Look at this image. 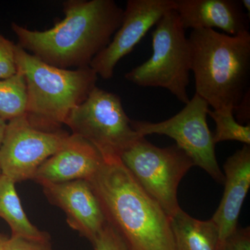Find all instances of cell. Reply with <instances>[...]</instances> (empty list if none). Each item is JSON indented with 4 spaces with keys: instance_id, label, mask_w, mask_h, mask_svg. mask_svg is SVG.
<instances>
[{
    "instance_id": "cell-23",
    "label": "cell",
    "mask_w": 250,
    "mask_h": 250,
    "mask_svg": "<svg viewBox=\"0 0 250 250\" xmlns=\"http://www.w3.org/2000/svg\"><path fill=\"white\" fill-rule=\"evenodd\" d=\"M250 89L246 92L242 99L241 103L233 110V113L235 111L237 113L238 119L240 123H249L250 118Z\"/></svg>"
},
{
    "instance_id": "cell-18",
    "label": "cell",
    "mask_w": 250,
    "mask_h": 250,
    "mask_svg": "<svg viewBox=\"0 0 250 250\" xmlns=\"http://www.w3.org/2000/svg\"><path fill=\"white\" fill-rule=\"evenodd\" d=\"M208 115L216 125L215 134L213 135L215 144L227 141H235L250 144V125L240 124L233 117L232 109L208 110Z\"/></svg>"
},
{
    "instance_id": "cell-6",
    "label": "cell",
    "mask_w": 250,
    "mask_h": 250,
    "mask_svg": "<svg viewBox=\"0 0 250 250\" xmlns=\"http://www.w3.org/2000/svg\"><path fill=\"white\" fill-rule=\"evenodd\" d=\"M65 125L71 129L72 134L93 145L104 159L121 157L143 137L133 129L121 97L98 86L72 110Z\"/></svg>"
},
{
    "instance_id": "cell-21",
    "label": "cell",
    "mask_w": 250,
    "mask_h": 250,
    "mask_svg": "<svg viewBox=\"0 0 250 250\" xmlns=\"http://www.w3.org/2000/svg\"><path fill=\"white\" fill-rule=\"evenodd\" d=\"M218 250H250V228H237L223 243Z\"/></svg>"
},
{
    "instance_id": "cell-3",
    "label": "cell",
    "mask_w": 250,
    "mask_h": 250,
    "mask_svg": "<svg viewBox=\"0 0 250 250\" xmlns=\"http://www.w3.org/2000/svg\"><path fill=\"white\" fill-rule=\"evenodd\" d=\"M188 39L195 93L213 110L233 111L250 89L249 31L230 36L214 29H195Z\"/></svg>"
},
{
    "instance_id": "cell-17",
    "label": "cell",
    "mask_w": 250,
    "mask_h": 250,
    "mask_svg": "<svg viewBox=\"0 0 250 250\" xmlns=\"http://www.w3.org/2000/svg\"><path fill=\"white\" fill-rule=\"evenodd\" d=\"M27 89L25 79L17 70L15 75L0 80V118L10 121L27 113Z\"/></svg>"
},
{
    "instance_id": "cell-5",
    "label": "cell",
    "mask_w": 250,
    "mask_h": 250,
    "mask_svg": "<svg viewBox=\"0 0 250 250\" xmlns=\"http://www.w3.org/2000/svg\"><path fill=\"white\" fill-rule=\"evenodd\" d=\"M185 31L174 10L166 13L152 32L150 58L125 74V79L141 87L165 88L187 104L190 48Z\"/></svg>"
},
{
    "instance_id": "cell-25",
    "label": "cell",
    "mask_w": 250,
    "mask_h": 250,
    "mask_svg": "<svg viewBox=\"0 0 250 250\" xmlns=\"http://www.w3.org/2000/svg\"><path fill=\"white\" fill-rule=\"evenodd\" d=\"M8 237L4 236L2 233H0V250H5L6 248V242L8 241Z\"/></svg>"
},
{
    "instance_id": "cell-1",
    "label": "cell",
    "mask_w": 250,
    "mask_h": 250,
    "mask_svg": "<svg viewBox=\"0 0 250 250\" xmlns=\"http://www.w3.org/2000/svg\"><path fill=\"white\" fill-rule=\"evenodd\" d=\"M62 6L65 18L51 29L31 30L12 22L17 45L52 66H89L119 29L124 9L113 0H67Z\"/></svg>"
},
{
    "instance_id": "cell-8",
    "label": "cell",
    "mask_w": 250,
    "mask_h": 250,
    "mask_svg": "<svg viewBox=\"0 0 250 250\" xmlns=\"http://www.w3.org/2000/svg\"><path fill=\"white\" fill-rule=\"evenodd\" d=\"M208 109V104L195 93L183 109L172 118L157 123L131 120V126L143 137L156 134L172 138L194 165L223 184L225 176L217 162L213 134L207 124Z\"/></svg>"
},
{
    "instance_id": "cell-11",
    "label": "cell",
    "mask_w": 250,
    "mask_h": 250,
    "mask_svg": "<svg viewBox=\"0 0 250 250\" xmlns=\"http://www.w3.org/2000/svg\"><path fill=\"white\" fill-rule=\"evenodd\" d=\"M40 185L51 205L65 213L69 226L93 244L107 221L89 182L75 180Z\"/></svg>"
},
{
    "instance_id": "cell-9",
    "label": "cell",
    "mask_w": 250,
    "mask_h": 250,
    "mask_svg": "<svg viewBox=\"0 0 250 250\" xmlns=\"http://www.w3.org/2000/svg\"><path fill=\"white\" fill-rule=\"evenodd\" d=\"M70 134L34 124L27 114L6 123L0 145L1 174L15 184L34 179L41 166L55 154Z\"/></svg>"
},
{
    "instance_id": "cell-4",
    "label": "cell",
    "mask_w": 250,
    "mask_h": 250,
    "mask_svg": "<svg viewBox=\"0 0 250 250\" xmlns=\"http://www.w3.org/2000/svg\"><path fill=\"white\" fill-rule=\"evenodd\" d=\"M16 61L26 81L27 116L45 129L65 124L72 110L97 86L98 75L90 66L75 70L52 66L16 45Z\"/></svg>"
},
{
    "instance_id": "cell-15",
    "label": "cell",
    "mask_w": 250,
    "mask_h": 250,
    "mask_svg": "<svg viewBox=\"0 0 250 250\" xmlns=\"http://www.w3.org/2000/svg\"><path fill=\"white\" fill-rule=\"evenodd\" d=\"M169 221L174 250H218V227L212 219L197 220L180 208Z\"/></svg>"
},
{
    "instance_id": "cell-7",
    "label": "cell",
    "mask_w": 250,
    "mask_h": 250,
    "mask_svg": "<svg viewBox=\"0 0 250 250\" xmlns=\"http://www.w3.org/2000/svg\"><path fill=\"white\" fill-rule=\"evenodd\" d=\"M136 182L159 205L169 218L181 207L177 189L193 161L177 145L156 147L139 138L120 157Z\"/></svg>"
},
{
    "instance_id": "cell-22",
    "label": "cell",
    "mask_w": 250,
    "mask_h": 250,
    "mask_svg": "<svg viewBox=\"0 0 250 250\" xmlns=\"http://www.w3.org/2000/svg\"><path fill=\"white\" fill-rule=\"evenodd\" d=\"M5 250H53L49 240L29 239L19 236H11L6 242Z\"/></svg>"
},
{
    "instance_id": "cell-27",
    "label": "cell",
    "mask_w": 250,
    "mask_h": 250,
    "mask_svg": "<svg viewBox=\"0 0 250 250\" xmlns=\"http://www.w3.org/2000/svg\"><path fill=\"white\" fill-rule=\"evenodd\" d=\"M1 174H1V168H0V176H1Z\"/></svg>"
},
{
    "instance_id": "cell-14",
    "label": "cell",
    "mask_w": 250,
    "mask_h": 250,
    "mask_svg": "<svg viewBox=\"0 0 250 250\" xmlns=\"http://www.w3.org/2000/svg\"><path fill=\"white\" fill-rule=\"evenodd\" d=\"M225 191L212 220L218 227V246L237 229L238 217L250 187V147L244 145L223 166Z\"/></svg>"
},
{
    "instance_id": "cell-16",
    "label": "cell",
    "mask_w": 250,
    "mask_h": 250,
    "mask_svg": "<svg viewBox=\"0 0 250 250\" xmlns=\"http://www.w3.org/2000/svg\"><path fill=\"white\" fill-rule=\"evenodd\" d=\"M15 184L4 174L0 176V218L9 225L11 236L39 241L50 240L48 233L39 230L27 218Z\"/></svg>"
},
{
    "instance_id": "cell-26",
    "label": "cell",
    "mask_w": 250,
    "mask_h": 250,
    "mask_svg": "<svg viewBox=\"0 0 250 250\" xmlns=\"http://www.w3.org/2000/svg\"><path fill=\"white\" fill-rule=\"evenodd\" d=\"M242 6L243 9L246 10L248 12V16L250 18V0H241V1Z\"/></svg>"
},
{
    "instance_id": "cell-24",
    "label": "cell",
    "mask_w": 250,
    "mask_h": 250,
    "mask_svg": "<svg viewBox=\"0 0 250 250\" xmlns=\"http://www.w3.org/2000/svg\"><path fill=\"white\" fill-rule=\"evenodd\" d=\"M6 123L0 118V145L4 137L5 129H6Z\"/></svg>"
},
{
    "instance_id": "cell-10",
    "label": "cell",
    "mask_w": 250,
    "mask_h": 250,
    "mask_svg": "<svg viewBox=\"0 0 250 250\" xmlns=\"http://www.w3.org/2000/svg\"><path fill=\"white\" fill-rule=\"evenodd\" d=\"M174 0H128L119 29L89 66L102 78H112L118 62L131 53L151 28L166 13L174 10Z\"/></svg>"
},
{
    "instance_id": "cell-13",
    "label": "cell",
    "mask_w": 250,
    "mask_h": 250,
    "mask_svg": "<svg viewBox=\"0 0 250 250\" xmlns=\"http://www.w3.org/2000/svg\"><path fill=\"white\" fill-rule=\"evenodd\" d=\"M184 29H221L237 36L249 31L250 19L236 0H174Z\"/></svg>"
},
{
    "instance_id": "cell-19",
    "label": "cell",
    "mask_w": 250,
    "mask_h": 250,
    "mask_svg": "<svg viewBox=\"0 0 250 250\" xmlns=\"http://www.w3.org/2000/svg\"><path fill=\"white\" fill-rule=\"evenodd\" d=\"M16 45L0 34V80L13 76L17 72Z\"/></svg>"
},
{
    "instance_id": "cell-2",
    "label": "cell",
    "mask_w": 250,
    "mask_h": 250,
    "mask_svg": "<svg viewBox=\"0 0 250 250\" xmlns=\"http://www.w3.org/2000/svg\"><path fill=\"white\" fill-rule=\"evenodd\" d=\"M88 181L106 221L121 235L129 250H174L168 217L120 157L104 159Z\"/></svg>"
},
{
    "instance_id": "cell-12",
    "label": "cell",
    "mask_w": 250,
    "mask_h": 250,
    "mask_svg": "<svg viewBox=\"0 0 250 250\" xmlns=\"http://www.w3.org/2000/svg\"><path fill=\"white\" fill-rule=\"evenodd\" d=\"M103 162L101 153L93 145L80 136L70 134L62 147L41 166L33 180L39 184L88 181Z\"/></svg>"
},
{
    "instance_id": "cell-20",
    "label": "cell",
    "mask_w": 250,
    "mask_h": 250,
    "mask_svg": "<svg viewBox=\"0 0 250 250\" xmlns=\"http://www.w3.org/2000/svg\"><path fill=\"white\" fill-rule=\"evenodd\" d=\"M92 245L95 250H129L121 235L108 223Z\"/></svg>"
}]
</instances>
